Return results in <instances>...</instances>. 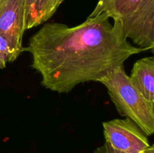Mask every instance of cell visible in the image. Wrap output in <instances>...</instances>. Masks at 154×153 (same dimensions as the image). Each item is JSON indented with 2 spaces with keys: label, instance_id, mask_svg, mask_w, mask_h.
Instances as JSON below:
<instances>
[{
  "label": "cell",
  "instance_id": "1",
  "mask_svg": "<svg viewBox=\"0 0 154 153\" xmlns=\"http://www.w3.org/2000/svg\"><path fill=\"white\" fill-rule=\"evenodd\" d=\"M24 51L31 54V67L40 74L42 86L62 94L81 83L99 82L145 50L128 40L120 20L112 24L100 14L76 26L45 22L30 37Z\"/></svg>",
  "mask_w": 154,
  "mask_h": 153
},
{
  "label": "cell",
  "instance_id": "2",
  "mask_svg": "<svg viewBox=\"0 0 154 153\" xmlns=\"http://www.w3.org/2000/svg\"><path fill=\"white\" fill-rule=\"evenodd\" d=\"M119 20L127 39L144 50L154 48V0H99L89 16Z\"/></svg>",
  "mask_w": 154,
  "mask_h": 153
},
{
  "label": "cell",
  "instance_id": "3",
  "mask_svg": "<svg viewBox=\"0 0 154 153\" xmlns=\"http://www.w3.org/2000/svg\"><path fill=\"white\" fill-rule=\"evenodd\" d=\"M99 82L107 88L121 116L133 122L147 136L153 134L154 103L147 100L135 88L124 66L116 68Z\"/></svg>",
  "mask_w": 154,
  "mask_h": 153
},
{
  "label": "cell",
  "instance_id": "4",
  "mask_svg": "<svg viewBox=\"0 0 154 153\" xmlns=\"http://www.w3.org/2000/svg\"><path fill=\"white\" fill-rule=\"evenodd\" d=\"M105 142L123 153H145L150 149L147 136L129 118H115L102 123Z\"/></svg>",
  "mask_w": 154,
  "mask_h": 153
},
{
  "label": "cell",
  "instance_id": "5",
  "mask_svg": "<svg viewBox=\"0 0 154 153\" xmlns=\"http://www.w3.org/2000/svg\"><path fill=\"white\" fill-rule=\"evenodd\" d=\"M25 0H0V34L10 44L15 58L24 51Z\"/></svg>",
  "mask_w": 154,
  "mask_h": 153
},
{
  "label": "cell",
  "instance_id": "6",
  "mask_svg": "<svg viewBox=\"0 0 154 153\" xmlns=\"http://www.w3.org/2000/svg\"><path fill=\"white\" fill-rule=\"evenodd\" d=\"M129 77L140 93L154 103V57H144L135 62Z\"/></svg>",
  "mask_w": 154,
  "mask_h": 153
},
{
  "label": "cell",
  "instance_id": "7",
  "mask_svg": "<svg viewBox=\"0 0 154 153\" xmlns=\"http://www.w3.org/2000/svg\"><path fill=\"white\" fill-rule=\"evenodd\" d=\"M55 12L54 0H36L31 28L47 22Z\"/></svg>",
  "mask_w": 154,
  "mask_h": 153
},
{
  "label": "cell",
  "instance_id": "8",
  "mask_svg": "<svg viewBox=\"0 0 154 153\" xmlns=\"http://www.w3.org/2000/svg\"><path fill=\"white\" fill-rule=\"evenodd\" d=\"M15 60L17 59L14 56L10 44L0 34V69H4L7 62H12Z\"/></svg>",
  "mask_w": 154,
  "mask_h": 153
},
{
  "label": "cell",
  "instance_id": "9",
  "mask_svg": "<svg viewBox=\"0 0 154 153\" xmlns=\"http://www.w3.org/2000/svg\"><path fill=\"white\" fill-rule=\"evenodd\" d=\"M36 0H25V30L31 28Z\"/></svg>",
  "mask_w": 154,
  "mask_h": 153
},
{
  "label": "cell",
  "instance_id": "10",
  "mask_svg": "<svg viewBox=\"0 0 154 153\" xmlns=\"http://www.w3.org/2000/svg\"><path fill=\"white\" fill-rule=\"evenodd\" d=\"M93 153H123V152H120L117 151V150H115L114 148H113L109 144H108L107 142H105L102 146L98 147V148L95 150ZM145 153H154V146L153 145L152 146L150 149Z\"/></svg>",
  "mask_w": 154,
  "mask_h": 153
},
{
  "label": "cell",
  "instance_id": "11",
  "mask_svg": "<svg viewBox=\"0 0 154 153\" xmlns=\"http://www.w3.org/2000/svg\"><path fill=\"white\" fill-rule=\"evenodd\" d=\"M65 0H54V10L57 11L58 8L60 7V4L64 2Z\"/></svg>",
  "mask_w": 154,
  "mask_h": 153
}]
</instances>
